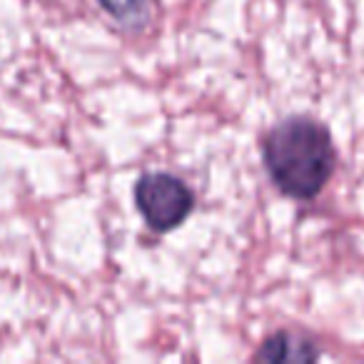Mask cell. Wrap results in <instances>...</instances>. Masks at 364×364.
Wrapping results in <instances>:
<instances>
[{"label":"cell","instance_id":"cell-1","mask_svg":"<svg viewBox=\"0 0 364 364\" xmlns=\"http://www.w3.org/2000/svg\"><path fill=\"white\" fill-rule=\"evenodd\" d=\"M264 165L282 195L292 200L317 198L337 165L332 135L312 117H287L264 140Z\"/></svg>","mask_w":364,"mask_h":364},{"label":"cell","instance_id":"cell-2","mask_svg":"<svg viewBox=\"0 0 364 364\" xmlns=\"http://www.w3.org/2000/svg\"><path fill=\"white\" fill-rule=\"evenodd\" d=\"M135 203L145 223L157 232H170L193 213V193L180 177L167 172L142 175L135 185Z\"/></svg>","mask_w":364,"mask_h":364},{"label":"cell","instance_id":"cell-3","mask_svg":"<svg viewBox=\"0 0 364 364\" xmlns=\"http://www.w3.org/2000/svg\"><path fill=\"white\" fill-rule=\"evenodd\" d=\"M255 359L259 362H314L319 359V349L299 334L277 332L262 344Z\"/></svg>","mask_w":364,"mask_h":364},{"label":"cell","instance_id":"cell-4","mask_svg":"<svg viewBox=\"0 0 364 364\" xmlns=\"http://www.w3.org/2000/svg\"><path fill=\"white\" fill-rule=\"evenodd\" d=\"M102 11L110 13L115 21H135L145 11L147 0H97Z\"/></svg>","mask_w":364,"mask_h":364}]
</instances>
